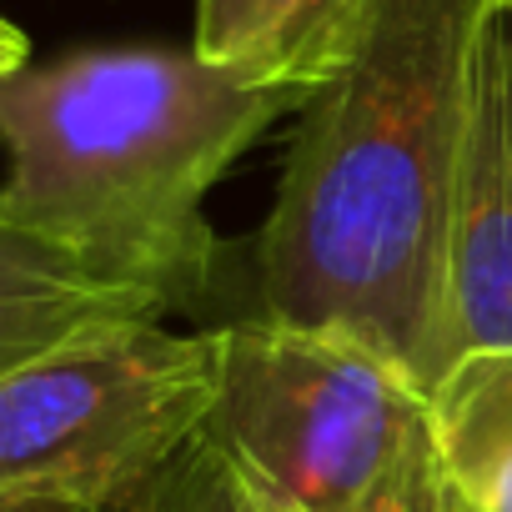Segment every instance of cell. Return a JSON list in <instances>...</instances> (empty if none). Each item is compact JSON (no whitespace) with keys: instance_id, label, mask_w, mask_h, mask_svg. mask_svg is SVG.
<instances>
[{"instance_id":"obj_4","label":"cell","mask_w":512,"mask_h":512,"mask_svg":"<svg viewBox=\"0 0 512 512\" xmlns=\"http://www.w3.org/2000/svg\"><path fill=\"white\" fill-rule=\"evenodd\" d=\"M221 382V327L81 337L0 377V502L101 512L196 442Z\"/></svg>"},{"instance_id":"obj_11","label":"cell","mask_w":512,"mask_h":512,"mask_svg":"<svg viewBox=\"0 0 512 512\" xmlns=\"http://www.w3.org/2000/svg\"><path fill=\"white\" fill-rule=\"evenodd\" d=\"M0 512H81V507H61V502H0Z\"/></svg>"},{"instance_id":"obj_3","label":"cell","mask_w":512,"mask_h":512,"mask_svg":"<svg viewBox=\"0 0 512 512\" xmlns=\"http://www.w3.org/2000/svg\"><path fill=\"white\" fill-rule=\"evenodd\" d=\"M196 437L272 512H447L432 392L352 332L221 327Z\"/></svg>"},{"instance_id":"obj_2","label":"cell","mask_w":512,"mask_h":512,"mask_svg":"<svg viewBox=\"0 0 512 512\" xmlns=\"http://www.w3.org/2000/svg\"><path fill=\"white\" fill-rule=\"evenodd\" d=\"M312 91L196 51L106 46L0 76V236L161 312L211 287V186Z\"/></svg>"},{"instance_id":"obj_9","label":"cell","mask_w":512,"mask_h":512,"mask_svg":"<svg viewBox=\"0 0 512 512\" xmlns=\"http://www.w3.org/2000/svg\"><path fill=\"white\" fill-rule=\"evenodd\" d=\"M101 512H272V507L262 497H251L241 487V477L196 437L151 482H141L131 497H121Z\"/></svg>"},{"instance_id":"obj_10","label":"cell","mask_w":512,"mask_h":512,"mask_svg":"<svg viewBox=\"0 0 512 512\" xmlns=\"http://www.w3.org/2000/svg\"><path fill=\"white\" fill-rule=\"evenodd\" d=\"M26 51H31V46H26V36H21L6 16H0V76L21 71V66H26Z\"/></svg>"},{"instance_id":"obj_5","label":"cell","mask_w":512,"mask_h":512,"mask_svg":"<svg viewBox=\"0 0 512 512\" xmlns=\"http://www.w3.org/2000/svg\"><path fill=\"white\" fill-rule=\"evenodd\" d=\"M482 347H512V0L472 46L447 216L442 372Z\"/></svg>"},{"instance_id":"obj_7","label":"cell","mask_w":512,"mask_h":512,"mask_svg":"<svg viewBox=\"0 0 512 512\" xmlns=\"http://www.w3.org/2000/svg\"><path fill=\"white\" fill-rule=\"evenodd\" d=\"M161 302L131 287L91 282L51 256L0 236V377L81 337L156 322Z\"/></svg>"},{"instance_id":"obj_1","label":"cell","mask_w":512,"mask_h":512,"mask_svg":"<svg viewBox=\"0 0 512 512\" xmlns=\"http://www.w3.org/2000/svg\"><path fill=\"white\" fill-rule=\"evenodd\" d=\"M492 0H372L347 66L307 96L262 226L272 322L352 332L442 377L447 216L467 71Z\"/></svg>"},{"instance_id":"obj_6","label":"cell","mask_w":512,"mask_h":512,"mask_svg":"<svg viewBox=\"0 0 512 512\" xmlns=\"http://www.w3.org/2000/svg\"><path fill=\"white\" fill-rule=\"evenodd\" d=\"M367 11L372 0H196L191 51L246 81L317 91L347 66Z\"/></svg>"},{"instance_id":"obj_8","label":"cell","mask_w":512,"mask_h":512,"mask_svg":"<svg viewBox=\"0 0 512 512\" xmlns=\"http://www.w3.org/2000/svg\"><path fill=\"white\" fill-rule=\"evenodd\" d=\"M427 392L447 512H512V347L457 357Z\"/></svg>"}]
</instances>
